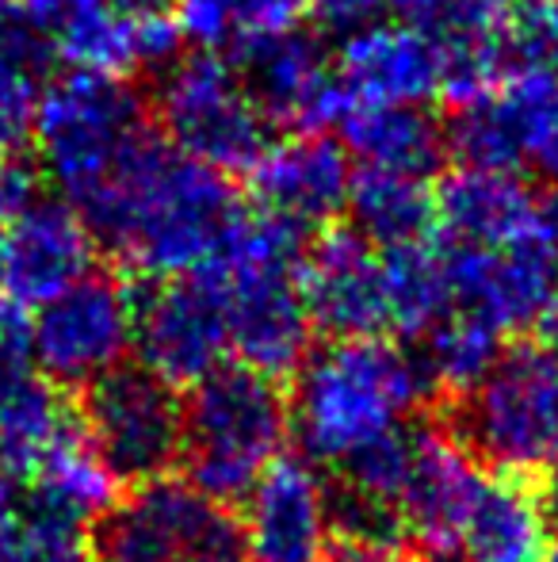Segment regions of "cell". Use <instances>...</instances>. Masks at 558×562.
<instances>
[{"instance_id":"cell-1","label":"cell","mask_w":558,"mask_h":562,"mask_svg":"<svg viewBox=\"0 0 558 562\" xmlns=\"http://www.w3.org/2000/svg\"><path fill=\"white\" fill-rule=\"evenodd\" d=\"M77 211L92 237L149 283L200 272L241 218L230 180L172 149L153 126Z\"/></svg>"},{"instance_id":"cell-2","label":"cell","mask_w":558,"mask_h":562,"mask_svg":"<svg viewBox=\"0 0 558 562\" xmlns=\"http://www.w3.org/2000/svg\"><path fill=\"white\" fill-rule=\"evenodd\" d=\"M303 252V229L257 207L253 215L241 211L215 257L192 272L223 303L230 352L241 368L276 383L295 375L310 356L314 326L298 291Z\"/></svg>"},{"instance_id":"cell-3","label":"cell","mask_w":558,"mask_h":562,"mask_svg":"<svg viewBox=\"0 0 558 562\" xmlns=\"http://www.w3.org/2000/svg\"><path fill=\"white\" fill-rule=\"evenodd\" d=\"M429 394L421 360L383 337L329 340L295 371L291 429L310 463L341 467L375 440L406 429Z\"/></svg>"},{"instance_id":"cell-4","label":"cell","mask_w":558,"mask_h":562,"mask_svg":"<svg viewBox=\"0 0 558 562\" xmlns=\"http://www.w3.org/2000/svg\"><path fill=\"white\" fill-rule=\"evenodd\" d=\"M291 432V398L280 383L241 363H223L184 402V474L215 502H246Z\"/></svg>"},{"instance_id":"cell-5","label":"cell","mask_w":558,"mask_h":562,"mask_svg":"<svg viewBox=\"0 0 558 562\" xmlns=\"http://www.w3.org/2000/svg\"><path fill=\"white\" fill-rule=\"evenodd\" d=\"M455 437L470 456L501 474H536L558 467V352L547 345L505 348L493 371L463 394Z\"/></svg>"},{"instance_id":"cell-6","label":"cell","mask_w":558,"mask_h":562,"mask_svg":"<svg viewBox=\"0 0 558 562\" xmlns=\"http://www.w3.org/2000/svg\"><path fill=\"white\" fill-rule=\"evenodd\" d=\"M153 108L161 138L223 177L249 172L269 149L272 123L249 97L234 58L215 50H195L164 66Z\"/></svg>"},{"instance_id":"cell-7","label":"cell","mask_w":558,"mask_h":562,"mask_svg":"<svg viewBox=\"0 0 558 562\" xmlns=\"http://www.w3.org/2000/svg\"><path fill=\"white\" fill-rule=\"evenodd\" d=\"M141 100L123 77L69 69L50 81L35 108V138L43 169L69 203H81L104 184L130 142L146 131Z\"/></svg>"},{"instance_id":"cell-8","label":"cell","mask_w":558,"mask_h":562,"mask_svg":"<svg viewBox=\"0 0 558 562\" xmlns=\"http://www.w3.org/2000/svg\"><path fill=\"white\" fill-rule=\"evenodd\" d=\"M92 562H249V543L230 505L164 474L100 517Z\"/></svg>"},{"instance_id":"cell-9","label":"cell","mask_w":558,"mask_h":562,"mask_svg":"<svg viewBox=\"0 0 558 562\" xmlns=\"http://www.w3.org/2000/svg\"><path fill=\"white\" fill-rule=\"evenodd\" d=\"M81 429L123 482L164 479L184 459V402L146 368H115L84 386Z\"/></svg>"},{"instance_id":"cell-10","label":"cell","mask_w":558,"mask_h":562,"mask_svg":"<svg viewBox=\"0 0 558 562\" xmlns=\"http://www.w3.org/2000/svg\"><path fill=\"white\" fill-rule=\"evenodd\" d=\"M135 348V291L112 272H89L31 318V360L58 386H89L123 368Z\"/></svg>"},{"instance_id":"cell-11","label":"cell","mask_w":558,"mask_h":562,"mask_svg":"<svg viewBox=\"0 0 558 562\" xmlns=\"http://www.w3.org/2000/svg\"><path fill=\"white\" fill-rule=\"evenodd\" d=\"M135 352L138 368L169 386L203 383L230 352L215 291L195 276L153 280L141 295L135 291Z\"/></svg>"},{"instance_id":"cell-12","label":"cell","mask_w":558,"mask_h":562,"mask_svg":"<svg viewBox=\"0 0 558 562\" xmlns=\"http://www.w3.org/2000/svg\"><path fill=\"white\" fill-rule=\"evenodd\" d=\"M452 311L470 314L490 329H532L558 295V260L536 234L513 245H452L444 249Z\"/></svg>"},{"instance_id":"cell-13","label":"cell","mask_w":558,"mask_h":562,"mask_svg":"<svg viewBox=\"0 0 558 562\" xmlns=\"http://www.w3.org/2000/svg\"><path fill=\"white\" fill-rule=\"evenodd\" d=\"M298 291L310 326L329 340L383 337L390 329L383 249L352 226H329L314 237L298 265Z\"/></svg>"},{"instance_id":"cell-14","label":"cell","mask_w":558,"mask_h":562,"mask_svg":"<svg viewBox=\"0 0 558 562\" xmlns=\"http://www.w3.org/2000/svg\"><path fill=\"white\" fill-rule=\"evenodd\" d=\"M234 66L241 69L249 97L272 126L321 134V126H337L344 112L333 58L306 31H287V35L241 46Z\"/></svg>"},{"instance_id":"cell-15","label":"cell","mask_w":558,"mask_h":562,"mask_svg":"<svg viewBox=\"0 0 558 562\" xmlns=\"http://www.w3.org/2000/svg\"><path fill=\"white\" fill-rule=\"evenodd\" d=\"M96 237L69 200H31V207L8 229L0 249V303L31 306L50 303L66 288L92 272Z\"/></svg>"},{"instance_id":"cell-16","label":"cell","mask_w":558,"mask_h":562,"mask_svg":"<svg viewBox=\"0 0 558 562\" xmlns=\"http://www.w3.org/2000/svg\"><path fill=\"white\" fill-rule=\"evenodd\" d=\"M482 482L486 474L455 432L436 425L413 429V463L398 502L406 548H418L436 562L452 555Z\"/></svg>"},{"instance_id":"cell-17","label":"cell","mask_w":558,"mask_h":562,"mask_svg":"<svg viewBox=\"0 0 558 562\" xmlns=\"http://www.w3.org/2000/svg\"><path fill=\"white\" fill-rule=\"evenodd\" d=\"M249 562H318L329 540V486L310 459L280 456L246 497Z\"/></svg>"},{"instance_id":"cell-18","label":"cell","mask_w":558,"mask_h":562,"mask_svg":"<svg viewBox=\"0 0 558 562\" xmlns=\"http://www.w3.org/2000/svg\"><path fill=\"white\" fill-rule=\"evenodd\" d=\"M352 172L356 169L341 142L326 134H295L264 149L261 161L249 169V188L261 211L306 234V229H329L349 207Z\"/></svg>"},{"instance_id":"cell-19","label":"cell","mask_w":558,"mask_h":562,"mask_svg":"<svg viewBox=\"0 0 558 562\" xmlns=\"http://www.w3.org/2000/svg\"><path fill=\"white\" fill-rule=\"evenodd\" d=\"M344 104L421 108L440 97V58L429 35L410 23H367L341 38L333 58Z\"/></svg>"},{"instance_id":"cell-20","label":"cell","mask_w":558,"mask_h":562,"mask_svg":"<svg viewBox=\"0 0 558 562\" xmlns=\"http://www.w3.org/2000/svg\"><path fill=\"white\" fill-rule=\"evenodd\" d=\"M23 8L54 58L69 69L123 77L146 66L141 15L123 12L112 0H23Z\"/></svg>"},{"instance_id":"cell-21","label":"cell","mask_w":558,"mask_h":562,"mask_svg":"<svg viewBox=\"0 0 558 562\" xmlns=\"http://www.w3.org/2000/svg\"><path fill=\"white\" fill-rule=\"evenodd\" d=\"M81 429V414L31 356H0V467L31 479L35 467Z\"/></svg>"},{"instance_id":"cell-22","label":"cell","mask_w":558,"mask_h":562,"mask_svg":"<svg viewBox=\"0 0 558 562\" xmlns=\"http://www.w3.org/2000/svg\"><path fill=\"white\" fill-rule=\"evenodd\" d=\"M536 200L513 169L459 165L436 188V223L455 245H513L532 234Z\"/></svg>"},{"instance_id":"cell-23","label":"cell","mask_w":558,"mask_h":562,"mask_svg":"<svg viewBox=\"0 0 558 562\" xmlns=\"http://www.w3.org/2000/svg\"><path fill=\"white\" fill-rule=\"evenodd\" d=\"M459 548L467 562H544L547 517L539 494L516 474L486 479L467 513Z\"/></svg>"},{"instance_id":"cell-24","label":"cell","mask_w":558,"mask_h":562,"mask_svg":"<svg viewBox=\"0 0 558 562\" xmlns=\"http://www.w3.org/2000/svg\"><path fill=\"white\" fill-rule=\"evenodd\" d=\"M344 154L367 169H395L429 177L447 154L444 126L421 108H372L344 104L337 119Z\"/></svg>"},{"instance_id":"cell-25","label":"cell","mask_w":558,"mask_h":562,"mask_svg":"<svg viewBox=\"0 0 558 562\" xmlns=\"http://www.w3.org/2000/svg\"><path fill=\"white\" fill-rule=\"evenodd\" d=\"M352 229L364 234L375 249H398V245L424 241L436 226V188L418 172L367 169L352 172L349 207Z\"/></svg>"},{"instance_id":"cell-26","label":"cell","mask_w":558,"mask_h":562,"mask_svg":"<svg viewBox=\"0 0 558 562\" xmlns=\"http://www.w3.org/2000/svg\"><path fill=\"white\" fill-rule=\"evenodd\" d=\"M50 46L31 23L27 8L0 0V157H15L35 131Z\"/></svg>"},{"instance_id":"cell-27","label":"cell","mask_w":558,"mask_h":562,"mask_svg":"<svg viewBox=\"0 0 558 562\" xmlns=\"http://www.w3.org/2000/svg\"><path fill=\"white\" fill-rule=\"evenodd\" d=\"M115 474L107 471V463L96 456V448L89 445L84 429H77L73 437H66L43 463L31 474V490L38 505L61 513V517L84 520L104 517L119 497H115Z\"/></svg>"},{"instance_id":"cell-28","label":"cell","mask_w":558,"mask_h":562,"mask_svg":"<svg viewBox=\"0 0 558 562\" xmlns=\"http://www.w3.org/2000/svg\"><path fill=\"white\" fill-rule=\"evenodd\" d=\"M310 0H176V23L187 43L203 50L241 46L298 31Z\"/></svg>"},{"instance_id":"cell-29","label":"cell","mask_w":558,"mask_h":562,"mask_svg":"<svg viewBox=\"0 0 558 562\" xmlns=\"http://www.w3.org/2000/svg\"><path fill=\"white\" fill-rule=\"evenodd\" d=\"M383 276H387L390 329L406 337H424L444 314H452V288H447L444 249L429 237L398 249H383Z\"/></svg>"},{"instance_id":"cell-30","label":"cell","mask_w":558,"mask_h":562,"mask_svg":"<svg viewBox=\"0 0 558 562\" xmlns=\"http://www.w3.org/2000/svg\"><path fill=\"white\" fill-rule=\"evenodd\" d=\"M493 92L521 134L524 161L558 188V69L513 66Z\"/></svg>"},{"instance_id":"cell-31","label":"cell","mask_w":558,"mask_h":562,"mask_svg":"<svg viewBox=\"0 0 558 562\" xmlns=\"http://www.w3.org/2000/svg\"><path fill=\"white\" fill-rule=\"evenodd\" d=\"M501 360V334L470 314H444L436 326L424 334L421 368L429 386H440L447 394H467L482 383Z\"/></svg>"},{"instance_id":"cell-32","label":"cell","mask_w":558,"mask_h":562,"mask_svg":"<svg viewBox=\"0 0 558 562\" xmlns=\"http://www.w3.org/2000/svg\"><path fill=\"white\" fill-rule=\"evenodd\" d=\"M12 562H89L81 525L61 513L38 505L23 490L20 513H15V548Z\"/></svg>"},{"instance_id":"cell-33","label":"cell","mask_w":558,"mask_h":562,"mask_svg":"<svg viewBox=\"0 0 558 562\" xmlns=\"http://www.w3.org/2000/svg\"><path fill=\"white\" fill-rule=\"evenodd\" d=\"M387 8V0H310V20L326 35H352V31L375 23V15Z\"/></svg>"},{"instance_id":"cell-34","label":"cell","mask_w":558,"mask_h":562,"mask_svg":"<svg viewBox=\"0 0 558 562\" xmlns=\"http://www.w3.org/2000/svg\"><path fill=\"white\" fill-rule=\"evenodd\" d=\"M35 200V172L15 157H0V249H4L8 229Z\"/></svg>"},{"instance_id":"cell-35","label":"cell","mask_w":558,"mask_h":562,"mask_svg":"<svg viewBox=\"0 0 558 562\" xmlns=\"http://www.w3.org/2000/svg\"><path fill=\"white\" fill-rule=\"evenodd\" d=\"M455 4H459V0H387V8H395L398 20L418 27L421 35H432Z\"/></svg>"},{"instance_id":"cell-36","label":"cell","mask_w":558,"mask_h":562,"mask_svg":"<svg viewBox=\"0 0 558 562\" xmlns=\"http://www.w3.org/2000/svg\"><path fill=\"white\" fill-rule=\"evenodd\" d=\"M318 562H406V551L398 548H375V543H352L341 540L333 551H326Z\"/></svg>"},{"instance_id":"cell-37","label":"cell","mask_w":558,"mask_h":562,"mask_svg":"<svg viewBox=\"0 0 558 562\" xmlns=\"http://www.w3.org/2000/svg\"><path fill=\"white\" fill-rule=\"evenodd\" d=\"M532 234H536V241L558 260V188H551V192L536 200V223H532Z\"/></svg>"},{"instance_id":"cell-38","label":"cell","mask_w":558,"mask_h":562,"mask_svg":"<svg viewBox=\"0 0 558 562\" xmlns=\"http://www.w3.org/2000/svg\"><path fill=\"white\" fill-rule=\"evenodd\" d=\"M23 502V497H20ZM20 502L0 509V562H12V548H15V513H20Z\"/></svg>"},{"instance_id":"cell-39","label":"cell","mask_w":558,"mask_h":562,"mask_svg":"<svg viewBox=\"0 0 558 562\" xmlns=\"http://www.w3.org/2000/svg\"><path fill=\"white\" fill-rule=\"evenodd\" d=\"M539 505H544L547 528H555V532H558V467H555V471H547L544 490H539Z\"/></svg>"},{"instance_id":"cell-40","label":"cell","mask_w":558,"mask_h":562,"mask_svg":"<svg viewBox=\"0 0 558 562\" xmlns=\"http://www.w3.org/2000/svg\"><path fill=\"white\" fill-rule=\"evenodd\" d=\"M539 329V345H547L551 352H558V295L551 299V306L544 311V318L536 322Z\"/></svg>"},{"instance_id":"cell-41","label":"cell","mask_w":558,"mask_h":562,"mask_svg":"<svg viewBox=\"0 0 558 562\" xmlns=\"http://www.w3.org/2000/svg\"><path fill=\"white\" fill-rule=\"evenodd\" d=\"M112 4L130 15H149V12H169V4H176V0H112Z\"/></svg>"},{"instance_id":"cell-42","label":"cell","mask_w":558,"mask_h":562,"mask_svg":"<svg viewBox=\"0 0 558 562\" xmlns=\"http://www.w3.org/2000/svg\"><path fill=\"white\" fill-rule=\"evenodd\" d=\"M544 562H558V543H555L551 551H547V555H544Z\"/></svg>"},{"instance_id":"cell-43","label":"cell","mask_w":558,"mask_h":562,"mask_svg":"<svg viewBox=\"0 0 558 562\" xmlns=\"http://www.w3.org/2000/svg\"><path fill=\"white\" fill-rule=\"evenodd\" d=\"M440 562H447V559H440Z\"/></svg>"}]
</instances>
